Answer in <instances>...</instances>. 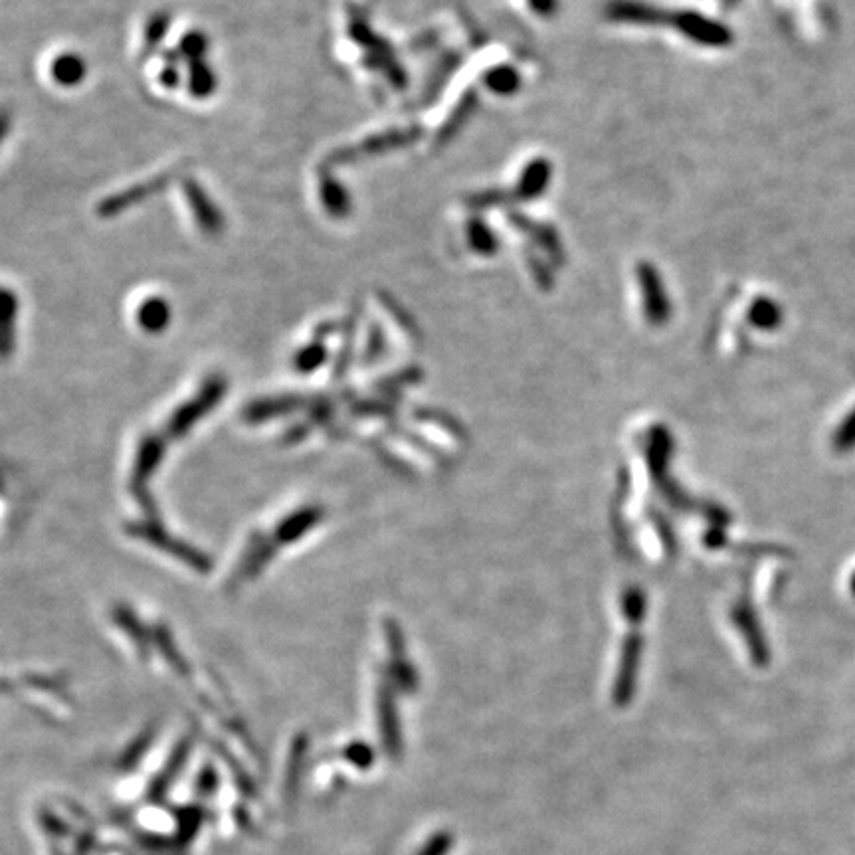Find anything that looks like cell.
Listing matches in <instances>:
<instances>
[{"label": "cell", "mask_w": 855, "mask_h": 855, "mask_svg": "<svg viewBox=\"0 0 855 855\" xmlns=\"http://www.w3.org/2000/svg\"><path fill=\"white\" fill-rule=\"evenodd\" d=\"M733 616H735V624L739 626V630L747 638L753 660L760 665L766 664L768 662V644L762 636V628H760L759 620H757V614L747 604H741L735 608Z\"/></svg>", "instance_id": "cell-1"}, {"label": "cell", "mask_w": 855, "mask_h": 855, "mask_svg": "<svg viewBox=\"0 0 855 855\" xmlns=\"http://www.w3.org/2000/svg\"><path fill=\"white\" fill-rule=\"evenodd\" d=\"M185 192H187V198H189L190 206H192L196 224L204 232H210V234L220 232L224 226V216L218 212L214 202H210V198L192 181L185 183Z\"/></svg>", "instance_id": "cell-2"}, {"label": "cell", "mask_w": 855, "mask_h": 855, "mask_svg": "<svg viewBox=\"0 0 855 855\" xmlns=\"http://www.w3.org/2000/svg\"><path fill=\"white\" fill-rule=\"evenodd\" d=\"M167 181H169L167 177H159V179H153V181H149V183H145V185H137V187H133V189L123 192V194H117V196H113V198H107L105 202H101V206H99V214L113 216V214H117V212H121V210L129 208V204H135V202H139V200H147L149 196H153L155 192H159L161 187H165V183H167Z\"/></svg>", "instance_id": "cell-3"}, {"label": "cell", "mask_w": 855, "mask_h": 855, "mask_svg": "<svg viewBox=\"0 0 855 855\" xmlns=\"http://www.w3.org/2000/svg\"><path fill=\"white\" fill-rule=\"evenodd\" d=\"M86 62L76 54H60L52 64V78L56 84L64 88H72L82 84L86 78Z\"/></svg>", "instance_id": "cell-4"}, {"label": "cell", "mask_w": 855, "mask_h": 855, "mask_svg": "<svg viewBox=\"0 0 855 855\" xmlns=\"http://www.w3.org/2000/svg\"><path fill=\"white\" fill-rule=\"evenodd\" d=\"M171 317V309L161 297H151L137 309V321L147 331H161Z\"/></svg>", "instance_id": "cell-5"}, {"label": "cell", "mask_w": 855, "mask_h": 855, "mask_svg": "<svg viewBox=\"0 0 855 855\" xmlns=\"http://www.w3.org/2000/svg\"><path fill=\"white\" fill-rule=\"evenodd\" d=\"M751 321L753 325H757L759 329H774L782 323V309L778 303H774L772 299H757L755 305L751 307Z\"/></svg>", "instance_id": "cell-6"}, {"label": "cell", "mask_w": 855, "mask_h": 855, "mask_svg": "<svg viewBox=\"0 0 855 855\" xmlns=\"http://www.w3.org/2000/svg\"><path fill=\"white\" fill-rule=\"evenodd\" d=\"M189 88L194 97H208L216 88V76L212 74V70L202 60L192 62Z\"/></svg>", "instance_id": "cell-7"}, {"label": "cell", "mask_w": 855, "mask_h": 855, "mask_svg": "<svg viewBox=\"0 0 855 855\" xmlns=\"http://www.w3.org/2000/svg\"><path fill=\"white\" fill-rule=\"evenodd\" d=\"M832 444L836 452H850L855 448V408L846 416L842 426L836 430Z\"/></svg>", "instance_id": "cell-8"}, {"label": "cell", "mask_w": 855, "mask_h": 855, "mask_svg": "<svg viewBox=\"0 0 855 855\" xmlns=\"http://www.w3.org/2000/svg\"><path fill=\"white\" fill-rule=\"evenodd\" d=\"M190 62H200L204 52L208 50V38L200 32H190L189 36L183 38L181 48H179Z\"/></svg>", "instance_id": "cell-9"}, {"label": "cell", "mask_w": 855, "mask_h": 855, "mask_svg": "<svg viewBox=\"0 0 855 855\" xmlns=\"http://www.w3.org/2000/svg\"><path fill=\"white\" fill-rule=\"evenodd\" d=\"M454 848V836L448 832H440L426 842V846L418 852V855H448Z\"/></svg>", "instance_id": "cell-10"}, {"label": "cell", "mask_w": 855, "mask_h": 855, "mask_svg": "<svg viewBox=\"0 0 855 855\" xmlns=\"http://www.w3.org/2000/svg\"><path fill=\"white\" fill-rule=\"evenodd\" d=\"M169 16L167 14H159V16H155L153 20H151V24H149V34H147V48H151L153 44H157V42H161L163 40V36H165V32H167V26H169Z\"/></svg>", "instance_id": "cell-11"}, {"label": "cell", "mask_w": 855, "mask_h": 855, "mask_svg": "<svg viewBox=\"0 0 855 855\" xmlns=\"http://www.w3.org/2000/svg\"><path fill=\"white\" fill-rule=\"evenodd\" d=\"M347 757H349L351 762H355L357 766H361V768H369L373 764V753L367 747H363V745L351 747L347 751Z\"/></svg>", "instance_id": "cell-12"}, {"label": "cell", "mask_w": 855, "mask_h": 855, "mask_svg": "<svg viewBox=\"0 0 855 855\" xmlns=\"http://www.w3.org/2000/svg\"><path fill=\"white\" fill-rule=\"evenodd\" d=\"M163 80V84L167 86V88H173V86H177L179 84V72L175 70V66H169L165 72H163V76H161Z\"/></svg>", "instance_id": "cell-13"}, {"label": "cell", "mask_w": 855, "mask_h": 855, "mask_svg": "<svg viewBox=\"0 0 855 855\" xmlns=\"http://www.w3.org/2000/svg\"><path fill=\"white\" fill-rule=\"evenodd\" d=\"M852 592H854V596H855V574H854V576H852Z\"/></svg>", "instance_id": "cell-14"}]
</instances>
